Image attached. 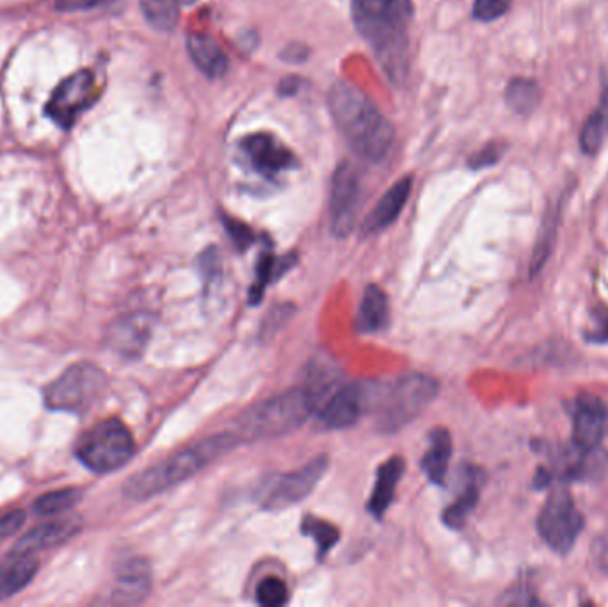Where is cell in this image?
I'll list each match as a JSON object with an SVG mask.
<instances>
[{
    "label": "cell",
    "mask_w": 608,
    "mask_h": 607,
    "mask_svg": "<svg viewBox=\"0 0 608 607\" xmlns=\"http://www.w3.org/2000/svg\"><path fill=\"white\" fill-rule=\"evenodd\" d=\"M352 20L370 43L390 81L402 84L408 75V29L413 0H352Z\"/></svg>",
    "instance_id": "cell-1"
},
{
    "label": "cell",
    "mask_w": 608,
    "mask_h": 607,
    "mask_svg": "<svg viewBox=\"0 0 608 607\" xmlns=\"http://www.w3.org/2000/svg\"><path fill=\"white\" fill-rule=\"evenodd\" d=\"M328 106L336 129L354 154L365 161H383L392 148L395 132L374 102L351 82L340 81L329 90Z\"/></svg>",
    "instance_id": "cell-2"
},
{
    "label": "cell",
    "mask_w": 608,
    "mask_h": 607,
    "mask_svg": "<svg viewBox=\"0 0 608 607\" xmlns=\"http://www.w3.org/2000/svg\"><path fill=\"white\" fill-rule=\"evenodd\" d=\"M239 442L235 433L201 440L180 453L171 454L164 462L132 476L123 486V495L132 501H146L164 494L169 488L194 478L207 465L230 453Z\"/></svg>",
    "instance_id": "cell-3"
},
{
    "label": "cell",
    "mask_w": 608,
    "mask_h": 607,
    "mask_svg": "<svg viewBox=\"0 0 608 607\" xmlns=\"http://www.w3.org/2000/svg\"><path fill=\"white\" fill-rule=\"evenodd\" d=\"M317 408L319 405L312 390L303 385L240 413L233 422V433L239 440L285 437L301 428Z\"/></svg>",
    "instance_id": "cell-4"
},
{
    "label": "cell",
    "mask_w": 608,
    "mask_h": 607,
    "mask_svg": "<svg viewBox=\"0 0 608 607\" xmlns=\"http://www.w3.org/2000/svg\"><path fill=\"white\" fill-rule=\"evenodd\" d=\"M438 381L427 374L402 376L388 389L381 387L377 403V429L381 433H395L415 421L438 396Z\"/></svg>",
    "instance_id": "cell-5"
},
{
    "label": "cell",
    "mask_w": 608,
    "mask_h": 607,
    "mask_svg": "<svg viewBox=\"0 0 608 607\" xmlns=\"http://www.w3.org/2000/svg\"><path fill=\"white\" fill-rule=\"evenodd\" d=\"M109 387L107 374L95 364L70 365L56 381L43 390V399L52 412L82 415L104 397Z\"/></svg>",
    "instance_id": "cell-6"
},
{
    "label": "cell",
    "mask_w": 608,
    "mask_h": 607,
    "mask_svg": "<svg viewBox=\"0 0 608 607\" xmlns=\"http://www.w3.org/2000/svg\"><path fill=\"white\" fill-rule=\"evenodd\" d=\"M134 453V437L120 419H107L96 424L79 438L75 446L79 462L96 474L121 469L132 460Z\"/></svg>",
    "instance_id": "cell-7"
},
{
    "label": "cell",
    "mask_w": 608,
    "mask_h": 607,
    "mask_svg": "<svg viewBox=\"0 0 608 607\" xmlns=\"http://www.w3.org/2000/svg\"><path fill=\"white\" fill-rule=\"evenodd\" d=\"M584 529V517L566 490H557L537 518V531L555 552H568Z\"/></svg>",
    "instance_id": "cell-8"
},
{
    "label": "cell",
    "mask_w": 608,
    "mask_h": 607,
    "mask_svg": "<svg viewBox=\"0 0 608 607\" xmlns=\"http://www.w3.org/2000/svg\"><path fill=\"white\" fill-rule=\"evenodd\" d=\"M328 470V456H319L303 469L280 474L269 479L258 492V502L264 510H287L312 494L324 472Z\"/></svg>",
    "instance_id": "cell-9"
},
{
    "label": "cell",
    "mask_w": 608,
    "mask_h": 607,
    "mask_svg": "<svg viewBox=\"0 0 608 607\" xmlns=\"http://www.w3.org/2000/svg\"><path fill=\"white\" fill-rule=\"evenodd\" d=\"M96 97L95 75L89 70H80L57 86L45 111L61 129H72L77 118L95 102Z\"/></svg>",
    "instance_id": "cell-10"
},
{
    "label": "cell",
    "mask_w": 608,
    "mask_h": 607,
    "mask_svg": "<svg viewBox=\"0 0 608 607\" xmlns=\"http://www.w3.org/2000/svg\"><path fill=\"white\" fill-rule=\"evenodd\" d=\"M377 383H351L340 385L331 396L319 406V424L324 429H344L360 419L368 406L372 405Z\"/></svg>",
    "instance_id": "cell-11"
},
{
    "label": "cell",
    "mask_w": 608,
    "mask_h": 607,
    "mask_svg": "<svg viewBox=\"0 0 608 607\" xmlns=\"http://www.w3.org/2000/svg\"><path fill=\"white\" fill-rule=\"evenodd\" d=\"M361 202V184L358 170L351 162H342L331 180V200H329V216H331V232L342 239L352 232L358 219Z\"/></svg>",
    "instance_id": "cell-12"
},
{
    "label": "cell",
    "mask_w": 608,
    "mask_h": 607,
    "mask_svg": "<svg viewBox=\"0 0 608 607\" xmlns=\"http://www.w3.org/2000/svg\"><path fill=\"white\" fill-rule=\"evenodd\" d=\"M575 446L591 453L608 435V405L600 397L582 394L571 405Z\"/></svg>",
    "instance_id": "cell-13"
},
{
    "label": "cell",
    "mask_w": 608,
    "mask_h": 607,
    "mask_svg": "<svg viewBox=\"0 0 608 607\" xmlns=\"http://www.w3.org/2000/svg\"><path fill=\"white\" fill-rule=\"evenodd\" d=\"M152 591V570L144 559L134 558L125 561L114 577L109 604L130 606L143 602Z\"/></svg>",
    "instance_id": "cell-14"
},
{
    "label": "cell",
    "mask_w": 608,
    "mask_h": 607,
    "mask_svg": "<svg viewBox=\"0 0 608 607\" xmlns=\"http://www.w3.org/2000/svg\"><path fill=\"white\" fill-rule=\"evenodd\" d=\"M80 529H82V518L77 515L50 520V522L34 527L27 535L22 536L15 543L11 552L13 554H34L38 551L56 549V547L70 542L73 536L79 535Z\"/></svg>",
    "instance_id": "cell-15"
},
{
    "label": "cell",
    "mask_w": 608,
    "mask_h": 607,
    "mask_svg": "<svg viewBox=\"0 0 608 607\" xmlns=\"http://www.w3.org/2000/svg\"><path fill=\"white\" fill-rule=\"evenodd\" d=\"M153 330V319L148 314H130L121 317L112 324L107 335L109 346L121 357L137 358L143 355L144 348L150 340Z\"/></svg>",
    "instance_id": "cell-16"
},
{
    "label": "cell",
    "mask_w": 608,
    "mask_h": 607,
    "mask_svg": "<svg viewBox=\"0 0 608 607\" xmlns=\"http://www.w3.org/2000/svg\"><path fill=\"white\" fill-rule=\"evenodd\" d=\"M242 148L249 155L253 168L264 175H278L281 171L296 166L294 154L287 146L281 145L278 139L272 138L271 134L265 132L253 134L248 139H244Z\"/></svg>",
    "instance_id": "cell-17"
},
{
    "label": "cell",
    "mask_w": 608,
    "mask_h": 607,
    "mask_svg": "<svg viewBox=\"0 0 608 607\" xmlns=\"http://www.w3.org/2000/svg\"><path fill=\"white\" fill-rule=\"evenodd\" d=\"M411 186H413L411 177L400 179L397 184H393L384 193L383 198L379 200L376 209L368 214L365 223H363V234H377L384 228L390 227L393 221L399 218L400 212L408 202L409 195H411Z\"/></svg>",
    "instance_id": "cell-18"
},
{
    "label": "cell",
    "mask_w": 608,
    "mask_h": 607,
    "mask_svg": "<svg viewBox=\"0 0 608 607\" xmlns=\"http://www.w3.org/2000/svg\"><path fill=\"white\" fill-rule=\"evenodd\" d=\"M40 561L34 554H9L0 563V600L8 599L24 590L31 583L32 577L38 574Z\"/></svg>",
    "instance_id": "cell-19"
},
{
    "label": "cell",
    "mask_w": 608,
    "mask_h": 607,
    "mask_svg": "<svg viewBox=\"0 0 608 607\" xmlns=\"http://www.w3.org/2000/svg\"><path fill=\"white\" fill-rule=\"evenodd\" d=\"M608 136V61L601 68V97L596 111L589 116L580 132V148L587 155H596Z\"/></svg>",
    "instance_id": "cell-20"
},
{
    "label": "cell",
    "mask_w": 608,
    "mask_h": 607,
    "mask_svg": "<svg viewBox=\"0 0 608 607\" xmlns=\"http://www.w3.org/2000/svg\"><path fill=\"white\" fill-rule=\"evenodd\" d=\"M187 50L194 65L200 68L210 79H219L228 72V57L223 49L207 34H189Z\"/></svg>",
    "instance_id": "cell-21"
},
{
    "label": "cell",
    "mask_w": 608,
    "mask_h": 607,
    "mask_svg": "<svg viewBox=\"0 0 608 607\" xmlns=\"http://www.w3.org/2000/svg\"><path fill=\"white\" fill-rule=\"evenodd\" d=\"M402 472H404V460L399 456L386 460L377 470L376 485H374L370 501H368V511L374 517H383L386 510L390 508Z\"/></svg>",
    "instance_id": "cell-22"
},
{
    "label": "cell",
    "mask_w": 608,
    "mask_h": 607,
    "mask_svg": "<svg viewBox=\"0 0 608 607\" xmlns=\"http://www.w3.org/2000/svg\"><path fill=\"white\" fill-rule=\"evenodd\" d=\"M388 298L386 292L377 285H368L363 298H361L360 310L356 317V326L360 333H377L388 324Z\"/></svg>",
    "instance_id": "cell-23"
},
{
    "label": "cell",
    "mask_w": 608,
    "mask_h": 607,
    "mask_svg": "<svg viewBox=\"0 0 608 607\" xmlns=\"http://www.w3.org/2000/svg\"><path fill=\"white\" fill-rule=\"evenodd\" d=\"M452 458V438L447 429L436 428L429 437L427 453L422 458V469L434 485H443L447 478L448 463Z\"/></svg>",
    "instance_id": "cell-24"
},
{
    "label": "cell",
    "mask_w": 608,
    "mask_h": 607,
    "mask_svg": "<svg viewBox=\"0 0 608 607\" xmlns=\"http://www.w3.org/2000/svg\"><path fill=\"white\" fill-rule=\"evenodd\" d=\"M505 100L514 113L528 116L536 111L541 104V88L539 84L525 77H516L507 84Z\"/></svg>",
    "instance_id": "cell-25"
},
{
    "label": "cell",
    "mask_w": 608,
    "mask_h": 607,
    "mask_svg": "<svg viewBox=\"0 0 608 607\" xmlns=\"http://www.w3.org/2000/svg\"><path fill=\"white\" fill-rule=\"evenodd\" d=\"M288 268H292V257H285V259H276L271 253H264L260 260H258V268H256V278L251 289H249V303L256 305L260 303L264 298L265 289L267 285L271 284L274 278L287 271Z\"/></svg>",
    "instance_id": "cell-26"
},
{
    "label": "cell",
    "mask_w": 608,
    "mask_h": 607,
    "mask_svg": "<svg viewBox=\"0 0 608 607\" xmlns=\"http://www.w3.org/2000/svg\"><path fill=\"white\" fill-rule=\"evenodd\" d=\"M479 495V481L475 478H468L459 497L443 513L445 524L452 529L463 527L466 518L470 517V513L475 510V506L479 502Z\"/></svg>",
    "instance_id": "cell-27"
},
{
    "label": "cell",
    "mask_w": 608,
    "mask_h": 607,
    "mask_svg": "<svg viewBox=\"0 0 608 607\" xmlns=\"http://www.w3.org/2000/svg\"><path fill=\"white\" fill-rule=\"evenodd\" d=\"M80 499H82V492L79 488H63V490L48 492V494L38 497L32 504V510L41 517H52V515L72 510L79 504Z\"/></svg>",
    "instance_id": "cell-28"
},
{
    "label": "cell",
    "mask_w": 608,
    "mask_h": 607,
    "mask_svg": "<svg viewBox=\"0 0 608 607\" xmlns=\"http://www.w3.org/2000/svg\"><path fill=\"white\" fill-rule=\"evenodd\" d=\"M143 15L160 33H171L178 24L176 0H141Z\"/></svg>",
    "instance_id": "cell-29"
},
{
    "label": "cell",
    "mask_w": 608,
    "mask_h": 607,
    "mask_svg": "<svg viewBox=\"0 0 608 607\" xmlns=\"http://www.w3.org/2000/svg\"><path fill=\"white\" fill-rule=\"evenodd\" d=\"M303 533L304 535L312 536L313 540H315L320 558H324L335 547L338 540H340V533H338V529L333 524L315 517L304 518Z\"/></svg>",
    "instance_id": "cell-30"
},
{
    "label": "cell",
    "mask_w": 608,
    "mask_h": 607,
    "mask_svg": "<svg viewBox=\"0 0 608 607\" xmlns=\"http://www.w3.org/2000/svg\"><path fill=\"white\" fill-rule=\"evenodd\" d=\"M288 588L278 577H265L256 586V602L265 607H278L287 604Z\"/></svg>",
    "instance_id": "cell-31"
},
{
    "label": "cell",
    "mask_w": 608,
    "mask_h": 607,
    "mask_svg": "<svg viewBox=\"0 0 608 607\" xmlns=\"http://www.w3.org/2000/svg\"><path fill=\"white\" fill-rule=\"evenodd\" d=\"M511 8V0H475L473 18L479 22H493L504 17Z\"/></svg>",
    "instance_id": "cell-32"
},
{
    "label": "cell",
    "mask_w": 608,
    "mask_h": 607,
    "mask_svg": "<svg viewBox=\"0 0 608 607\" xmlns=\"http://www.w3.org/2000/svg\"><path fill=\"white\" fill-rule=\"evenodd\" d=\"M224 227L228 230V234L232 237L233 243L240 250L248 248L255 241V235L251 232V228L246 227L244 223H240L237 219L224 218Z\"/></svg>",
    "instance_id": "cell-33"
},
{
    "label": "cell",
    "mask_w": 608,
    "mask_h": 607,
    "mask_svg": "<svg viewBox=\"0 0 608 607\" xmlns=\"http://www.w3.org/2000/svg\"><path fill=\"white\" fill-rule=\"evenodd\" d=\"M24 510L8 511L6 515L0 517V540H8L11 536H15L22 526L25 524Z\"/></svg>",
    "instance_id": "cell-34"
},
{
    "label": "cell",
    "mask_w": 608,
    "mask_h": 607,
    "mask_svg": "<svg viewBox=\"0 0 608 607\" xmlns=\"http://www.w3.org/2000/svg\"><path fill=\"white\" fill-rule=\"evenodd\" d=\"M505 152V146L498 145V143H491V145L482 148L479 154H475L470 161V166L473 170H480V168H488L493 166L495 162L500 161V157Z\"/></svg>",
    "instance_id": "cell-35"
},
{
    "label": "cell",
    "mask_w": 608,
    "mask_h": 607,
    "mask_svg": "<svg viewBox=\"0 0 608 607\" xmlns=\"http://www.w3.org/2000/svg\"><path fill=\"white\" fill-rule=\"evenodd\" d=\"M104 4V0H56L59 11H82V9L96 8Z\"/></svg>",
    "instance_id": "cell-36"
},
{
    "label": "cell",
    "mask_w": 608,
    "mask_h": 607,
    "mask_svg": "<svg viewBox=\"0 0 608 607\" xmlns=\"http://www.w3.org/2000/svg\"><path fill=\"white\" fill-rule=\"evenodd\" d=\"M180 6H192V4H196L198 0H176Z\"/></svg>",
    "instance_id": "cell-37"
}]
</instances>
